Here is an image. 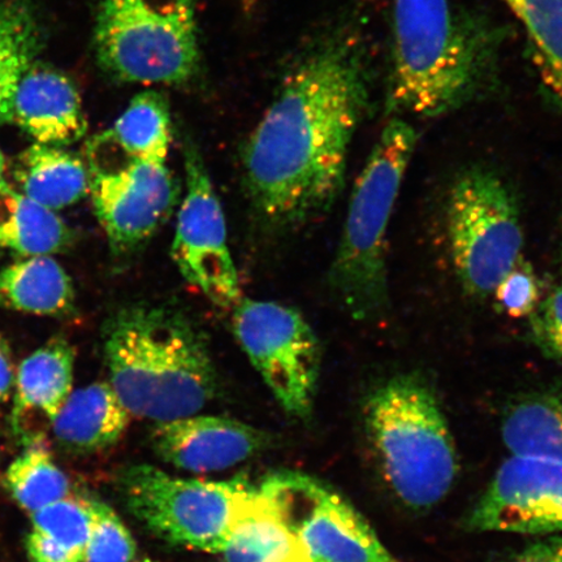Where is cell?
I'll list each match as a JSON object with an SVG mask.
<instances>
[{
  "label": "cell",
  "mask_w": 562,
  "mask_h": 562,
  "mask_svg": "<svg viewBox=\"0 0 562 562\" xmlns=\"http://www.w3.org/2000/svg\"><path fill=\"white\" fill-rule=\"evenodd\" d=\"M370 83L367 53L347 37L325 42L288 75L243 154L245 186L267 226L294 229L333 206Z\"/></svg>",
  "instance_id": "1"
},
{
  "label": "cell",
  "mask_w": 562,
  "mask_h": 562,
  "mask_svg": "<svg viewBox=\"0 0 562 562\" xmlns=\"http://www.w3.org/2000/svg\"><path fill=\"white\" fill-rule=\"evenodd\" d=\"M505 35L454 0H393L386 114L439 117L487 94Z\"/></svg>",
  "instance_id": "2"
},
{
  "label": "cell",
  "mask_w": 562,
  "mask_h": 562,
  "mask_svg": "<svg viewBox=\"0 0 562 562\" xmlns=\"http://www.w3.org/2000/svg\"><path fill=\"white\" fill-rule=\"evenodd\" d=\"M104 357L125 409L156 424L199 414L220 386L205 337L173 308H123L105 327Z\"/></svg>",
  "instance_id": "3"
},
{
  "label": "cell",
  "mask_w": 562,
  "mask_h": 562,
  "mask_svg": "<svg viewBox=\"0 0 562 562\" xmlns=\"http://www.w3.org/2000/svg\"><path fill=\"white\" fill-rule=\"evenodd\" d=\"M364 425L383 477L407 508L438 505L453 487L459 459L437 393L417 372L393 375L369 393Z\"/></svg>",
  "instance_id": "4"
},
{
  "label": "cell",
  "mask_w": 562,
  "mask_h": 562,
  "mask_svg": "<svg viewBox=\"0 0 562 562\" xmlns=\"http://www.w3.org/2000/svg\"><path fill=\"white\" fill-rule=\"evenodd\" d=\"M417 143L416 128L405 117L391 116L351 193L328 281L356 321H374L389 312L386 235Z\"/></svg>",
  "instance_id": "5"
},
{
  "label": "cell",
  "mask_w": 562,
  "mask_h": 562,
  "mask_svg": "<svg viewBox=\"0 0 562 562\" xmlns=\"http://www.w3.org/2000/svg\"><path fill=\"white\" fill-rule=\"evenodd\" d=\"M95 52L121 81L192 80L200 63L193 0H101Z\"/></svg>",
  "instance_id": "6"
},
{
  "label": "cell",
  "mask_w": 562,
  "mask_h": 562,
  "mask_svg": "<svg viewBox=\"0 0 562 562\" xmlns=\"http://www.w3.org/2000/svg\"><path fill=\"white\" fill-rule=\"evenodd\" d=\"M447 236L463 292L491 297L524 259L521 215L508 182L481 166L457 176L448 194Z\"/></svg>",
  "instance_id": "7"
},
{
  "label": "cell",
  "mask_w": 562,
  "mask_h": 562,
  "mask_svg": "<svg viewBox=\"0 0 562 562\" xmlns=\"http://www.w3.org/2000/svg\"><path fill=\"white\" fill-rule=\"evenodd\" d=\"M126 508L154 536L191 550L221 553L251 484L184 480L149 463L126 468L119 477Z\"/></svg>",
  "instance_id": "8"
},
{
  "label": "cell",
  "mask_w": 562,
  "mask_h": 562,
  "mask_svg": "<svg viewBox=\"0 0 562 562\" xmlns=\"http://www.w3.org/2000/svg\"><path fill=\"white\" fill-rule=\"evenodd\" d=\"M232 327L280 406L291 416L307 417L318 386L322 349L304 316L278 302L241 300Z\"/></svg>",
  "instance_id": "9"
},
{
  "label": "cell",
  "mask_w": 562,
  "mask_h": 562,
  "mask_svg": "<svg viewBox=\"0 0 562 562\" xmlns=\"http://www.w3.org/2000/svg\"><path fill=\"white\" fill-rule=\"evenodd\" d=\"M257 487L315 562H398L360 512L316 477L279 472Z\"/></svg>",
  "instance_id": "10"
},
{
  "label": "cell",
  "mask_w": 562,
  "mask_h": 562,
  "mask_svg": "<svg viewBox=\"0 0 562 562\" xmlns=\"http://www.w3.org/2000/svg\"><path fill=\"white\" fill-rule=\"evenodd\" d=\"M187 194L176 224L171 255L181 276L221 308H235L241 290L232 258L226 216L200 151L186 139Z\"/></svg>",
  "instance_id": "11"
},
{
  "label": "cell",
  "mask_w": 562,
  "mask_h": 562,
  "mask_svg": "<svg viewBox=\"0 0 562 562\" xmlns=\"http://www.w3.org/2000/svg\"><path fill=\"white\" fill-rule=\"evenodd\" d=\"M90 193L112 250L130 255L171 216L180 187L166 161L116 159L91 165Z\"/></svg>",
  "instance_id": "12"
},
{
  "label": "cell",
  "mask_w": 562,
  "mask_h": 562,
  "mask_svg": "<svg viewBox=\"0 0 562 562\" xmlns=\"http://www.w3.org/2000/svg\"><path fill=\"white\" fill-rule=\"evenodd\" d=\"M467 524L475 531H562V462L510 456Z\"/></svg>",
  "instance_id": "13"
},
{
  "label": "cell",
  "mask_w": 562,
  "mask_h": 562,
  "mask_svg": "<svg viewBox=\"0 0 562 562\" xmlns=\"http://www.w3.org/2000/svg\"><path fill=\"white\" fill-rule=\"evenodd\" d=\"M150 438L161 460L196 474L234 468L270 445L269 435L240 420L199 414L157 422Z\"/></svg>",
  "instance_id": "14"
},
{
  "label": "cell",
  "mask_w": 562,
  "mask_h": 562,
  "mask_svg": "<svg viewBox=\"0 0 562 562\" xmlns=\"http://www.w3.org/2000/svg\"><path fill=\"white\" fill-rule=\"evenodd\" d=\"M11 122L37 144L50 146L74 144L88 130L74 82L58 70L42 67H31L21 79Z\"/></svg>",
  "instance_id": "15"
},
{
  "label": "cell",
  "mask_w": 562,
  "mask_h": 562,
  "mask_svg": "<svg viewBox=\"0 0 562 562\" xmlns=\"http://www.w3.org/2000/svg\"><path fill=\"white\" fill-rule=\"evenodd\" d=\"M131 417L110 383H95L70 393L52 425L61 447L94 453L121 440Z\"/></svg>",
  "instance_id": "16"
},
{
  "label": "cell",
  "mask_w": 562,
  "mask_h": 562,
  "mask_svg": "<svg viewBox=\"0 0 562 562\" xmlns=\"http://www.w3.org/2000/svg\"><path fill=\"white\" fill-rule=\"evenodd\" d=\"M74 368V348L61 337H55L21 363L13 406L18 428L38 416L53 424L72 393Z\"/></svg>",
  "instance_id": "17"
},
{
  "label": "cell",
  "mask_w": 562,
  "mask_h": 562,
  "mask_svg": "<svg viewBox=\"0 0 562 562\" xmlns=\"http://www.w3.org/2000/svg\"><path fill=\"white\" fill-rule=\"evenodd\" d=\"M226 562H315L252 486L221 553Z\"/></svg>",
  "instance_id": "18"
},
{
  "label": "cell",
  "mask_w": 562,
  "mask_h": 562,
  "mask_svg": "<svg viewBox=\"0 0 562 562\" xmlns=\"http://www.w3.org/2000/svg\"><path fill=\"white\" fill-rule=\"evenodd\" d=\"M12 175L20 193L50 210L75 205L90 192L83 160L56 146H31L18 157Z\"/></svg>",
  "instance_id": "19"
},
{
  "label": "cell",
  "mask_w": 562,
  "mask_h": 562,
  "mask_svg": "<svg viewBox=\"0 0 562 562\" xmlns=\"http://www.w3.org/2000/svg\"><path fill=\"white\" fill-rule=\"evenodd\" d=\"M502 435L510 456L562 462V390L517 400L504 414Z\"/></svg>",
  "instance_id": "20"
},
{
  "label": "cell",
  "mask_w": 562,
  "mask_h": 562,
  "mask_svg": "<svg viewBox=\"0 0 562 562\" xmlns=\"http://www.w3.org/2000/svg\"><path fill=\"white\" fill-rule=\"evenodd\" d=\"M72 232L50 209L5 184L0 188V248L46 257L72 244Z\"/></svg>",
  "instance_id": "21"
},
{
  "label": "cell",
  "mask_w": 562,
  "mask_h": 562,
  "mask_svg": "<svg viewBox=\"0 0 562 562\" xmlns=\"http://www.w3.org/2000/svg\"><path fill=\"white\" fill-rule=\"evenodd\" d=\"M171 138V116L165 97L157 91H144L91 144L115 150L122 157L117 159L166 161Z\"/></svg>",
  "instance_id": "22"
},
{
  "label": "cell",
  "mask_w": 562,
  "mask_h": 562,
  "mask_svg": "<svg viewBox=\"0 0 562 562\" xmlns=\"http://www.w3.org/2000/svg\"><path fill=\"white\" fill-rule=\"evenodd\" d=\"M0 304L31 314L67 315L75 306L72 281L54 259L32 257L0 271Z\"/></svg>",
  "instance_id": "23"
},
{
  "label": "cell",
  "mask_w": 562,
  "mask_h": 562,
  "mask_svg": "<svg viewBox=\"0 0 562 562\" xmlns=\"http://www.w3.org/2000/svg\"><path fill=\"white\" fill-rule=\"evenodd\" d=\"M90 531L87 498L65 501L32 513L26 552L32 562H83Z\"/></svg>",
  "instance_id": "24"
},
{
  "label": "cell",
  "mask_w": 562,
  "mask_h": 562,
  "mask_svg": "<svg viewBox=\"0 0 562 562\" xmlns=\"http://www.w3.org/2000/svg\"><path fill=\"white\" fill-rule=\"evenodd\" d=\"M522 24L539 82L562 110V0H501Z\"/></svg>",
  "instance_id": "25"
},
{
  "label": "cell",
  "mask_w": 562,
  "mask_h": 562,
  "mask_svg": "<svg viewBox=\"0 0 562 562\" xmlns=\"http://www.w3.org/2000/svg\"><path fill=\"white\" fill-rule=\"evenodd\" d=\"M37 45L30 7L21 0L0 3V124L11 122L19 83L32 67Z\"/></svg>",
  "instance_id": "26"
},
{
  "label": "cell",
  "mask_w": 562,
  "mask_h": 562,
  "mask_svg": "<svg viewBox=\"0 0 562 562\" xmlns=\"http://www.w3.org/2000/svg\"><path fill=\"white\" fill-rule=\"evenodd\" d=\"M5 487L26 512L35 513L72 495L70 483L44 446L32 445L7 469Z\"/></svg>",
  "instance_id": "27"
},
{
  "label": "cell",
  "mask_w": 562,
  "mask_h": 562,
  "mask_svg": "<svg viewBox=\"0 0 562 562\" xmlns=\"http://www.w3.org/2000/svg\"><path fill=\"white\" fill-rule=\"evenodd\" d=\"M90 531L83 562H133L137 546L128 527L110 505L87 498Z\"/></svg>",
  "instance_id": "28"
},
{
  "label": "cell",
  "mask_w": 562,
  "mask_h": 562,
  "mask_svg": "<svg viewBox=\"0 0 562 562\" xmlns=\"http://www.w3.org/2000/svg\"><path fill=\"white\" fill-rule=\"evenodd\" d=\"M527 318L533 346L544 357L562 364V276Z\"/></svg>",
  "instance_id": "29"
},
{
  "label": "cell",
  "mask_w": 562,
  "mask_h": 562,
  "mask_svg": "<svg viewBox=\"0 0 562 562\" xmlns=\"http://www.w3.org/2000/svg\"><path fill=\"white\" fill-rule=\"evenodd\" d=\"M502 313L513 318L529 316L536 311L542 294L536 272L525 258L497 285L494 294Z\"/></svg>",
  "instance_id": "30"
},
{
  "label": "cell",
  "mask_w": 562,
  "mask_h": 562,
  "mask_svg": "<svg viewBox=\"0 0 562 562\" xmlns=\"http://www.w3.org/2000/svg\"><path fill=\"white\" fill-rule=\"evenodd\" d=\"M509 562H562V537L527 547Z\"/></svg>",
  "instance_id": "31"
},
{
  "label": "cell",
  "mask_w": 562,
  "mask_h": 562,
  "mask_svg": "<svg viewBox=\"0 0 562 562\" xmlns=\"http://www.w3.org/2000/svg\"><path fill=\"white\" fill-rule=\"evenodd\" d=\"M15 382L11 351L3 337L0 336V403L10 398Z\"/></svg>",
  "instance_id": "32"
},
{
  "label": "cell",
  "mask_w": 562,
  "mask_h": 562,
  "mask_svg": "<svg viewBox=\"0 0 562 562\" xmlns=\"http://www.w3.org/2000/svg\"><path fill=\"white\" fill-rule=\"evenodd\" d=\"M4 172H5L4 157H3L2 151H0V188H2L5 184Z\"/></svg>",
  "instance_id": "33"
},
{
  "label": "cell",
  "mask_w": 562,
  "mask_h": 562,
  "mask_svg": "<svg viewBox=\"0 0 562 562\" xmlns=\"http://www.w3.org/2000/svg\"><path fill=\"white\" fill-rule=\"evenodd\" d=\"M133 562H158V561L153 560L150 558H143V559L135 560Z\"/></svg>",
  "instance_id": "34"
},
{
  "label": "cell",
  "mask_w": 562,
  "mask_h": 562,
  "mask_svg": "<svg viewBox=\"0 0 562 562\" xmlns=\"http://www.w3.org/2000/svg\"><path fill=\"white\" fill-rule=\"evenodd\" d=\"M560 255H561V271H562V238H561V251H560ZM562 276V273H561Z\"/></svg>",
  "instance_id": "35"
}]
</instances>
